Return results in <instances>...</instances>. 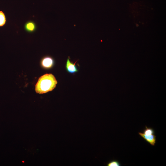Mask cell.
I'll list each match as a JSON object with an SVG mask.
<instances>
[{
    "label": "cell",
    "mask_w": 166,
    "mask_h": 166,
    "mask_svg": "<svg viewBox=\"0 0 166 166\" xmlns=\"http://www.w3.org/2000/svg\"><path fill=\"white\" fill-rule=\"evenodd\" d=\"M57 81L52 74L47 73L40 77L35 85V91L42 94L52 91L56 86Z\"/></svg>",
    "instance_id": "1"
},
{
    "label": "cell",
    "mask_w": 166,
    "mask_h": 166,
    "mask_svg": "<svg viewBox=\"0 0 166 166\" xmlns=\"http://www.w3.org/2000/svg\"><path fill=\"white\" fill-rule=\"evenodd\" d=\"M139 134L146 142L152 146H154L156 141V136L154 134L146 135L143 132H139Z\"/></svg>",
    "instance_id": "2"
},
{
    "label": "cell",
    "mask_w": 166,
    "mask_h": 166,
    "mask_svg": "<svg viewBox=\"0 0 166 166\" xmlns=\"http://www.w3.org/2000/svg\"><path fill=\"white\" fill-rule=\"evenodd\" d=\"M65 68L67 71L70 73H74L78 71L77 68L75 65V63H73L71 62L68 58L66 62Z\"/></svg>",
    "instance_id": "3"
},
{
    "label": "cell",
    "mask_w": 166,
    "mask_h": 166,
    "mask_svg": "<svg viewBox=\"0 0 166 166\" xmlns=\"http://www.w3.org/2000/svg\"><path fill=\"white\" fill-rule=\"evenodd\" d=\"M24 28L26 32L29 33H33L36 30L37 26L34 21H29L25 24Z\"/></svg>",
    "instance_id": "4"
},
{
    "label": "cell",
    "mask_w": 166,
    "mask_h": 166,
    "mask_svg": "<svg viewBox=\"0 0 166 166\" xmlns=\"http://www.w3.org/2000/svg\"><path fill=\"white\" fill-rule=\"evenodd\" d=\"M54 63V60L52 58L49 56L44 57L42 60L41 64L42 66L45 68H50Z\"/></svg>",
    "instance_id": "5"
},
{
    "label": "cell",
    "mask_w": 166,
    "mask_h": 166,
    "mask_svg": "<svg viewBox=\"0 0 166 166\" xmlns=\"http://www.w3.org/2000/svg\"><path fill=\"white\" fill-rule=\"evenodd\" d=\"M6 18L4 12L0 11V27L4 26L6 22Z\"/></svg>",
    "instance_id": "6"
},
{
    "label": "cell",
    "mask_w": 166,
    "mask_h": 166,
    "mask_svg": "<svg viewBox=\"0 0 166 166\" xmlns=\"http://www.w3.org/2000/svg\"><path fill=\"white\" fill-rule=\"evenodd\" d=\"M143 133L146 135H153L154 134L155 131L153 128L148 127L146 126L145 128L144 129Z\"/></svg>",
    "instance_id": "7"
},
{
    "label": "cell",
    "mask_w": 166,
    "mask_h": 166,
    "mask_svg": "<svg viewBox=\"0 0 166 166\" xmlns=\"http://www.w3.org/2000/svg\"><path fill=\"white\" fill-rule=\"evenodd\" d=\"M106 165L107 166H120L121 165L118 161L113 160L108 162Z\"/></svg>",
    "instance_id": "8"
}]
</instances>
